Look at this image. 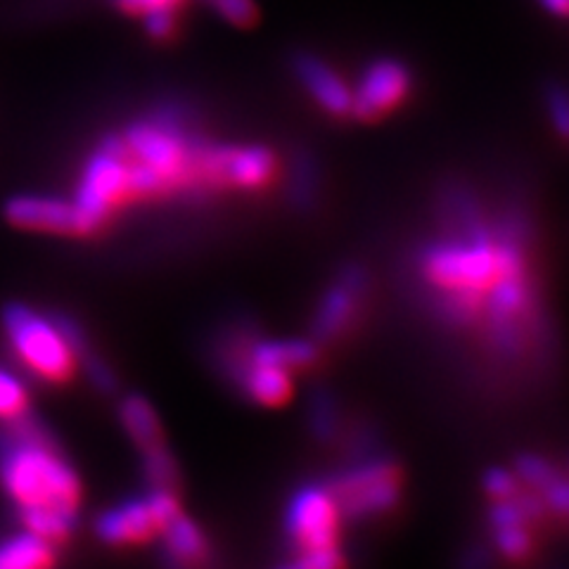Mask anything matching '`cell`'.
<instances>
[{"mask_svg":"<svg viewBox=\"0 0 569 569\" xmlns=\"http://www.w3.org/2000/svg\"><path fill=\"white\" fill-rule=\"evenodd\" d=\"M164 550L171 562L176 565H194L202 562L209 553V543L202 529L194 525L183 512H178L162 529Z\"/></svg>","mask_w":569,"mask_h":569,"instance_id":"16","label":"cell"},{"mask_svg":"<svg viewBox=\"0 0 569 569\" xmlns=\"http://www.w3.org/2000/svg\"><path fill=\"white\" fill-rule=\"evenodd\" d=\"M276 173V157L266 148H219V176L223 183L259 190Z\"/></svg>","mask_w":569,"mask_h":569,"instance_id":"13","label":"cell"},{"mask_svg":"<svg viewBox=\"0 0 569 569\" xmlns=\"http://www.w3.org/2000/svg\"><path fill=\"white\" fill-rule=\"evenodd\" d=\"M142 17H146V29L152 39H169L173 33V27H176L173 8H154Z\"/></svg>","mask_w":569,"mask_h":569,"instance_id":"25","label":"cell"},{"mask_svg":"<svg viewBox=\"0 0 569 569\" xmlns=\"http://www.w3.org/2000/svg\"><path fill=\"white\" fill-rule=\"evenodd\" d=\"M98 537L104 543L123 546V543H138L150 539L154 531H159V522L148 503V498H129L110 510H104L96 522Z\"/></svg>","mask_w":569,"mask_h":569,"instance_id":"11","label":"cell"},{"mask_svg":"<svg viewBox=\"0 0 569 569\" xmlns=\"http://www.w3.org/2000/svg\"><path fill=\"white\" fill-rule=\"evenodd\" d=\"M56 560L52 543L41 539L29 529L14 533V537L0 541V569H27L43 567Z\"/></svg>","mask_w":569,"mask_h":569,"instance_id":"17","label":"cell"},{"mask_svg":"<svg viewBox=\"0 0 569 569\" xmlns=\"http://www.w3.org/2000/svg\"><path fill=\"white\" fill-rule=\"evenodd\" d=\"M0 487L12 498L24 529L58 543L77 527L81 487L77 470L39 427L12 420L0 437Z\"/></svg>","mask_w":569,"mask_h":569,"instance_id":"1","label":"cell"},{"mask_svg":"<svg viewBox=\"0 0 569 569\" xmlns=\"http://www.w3.org/2000/svg\"><path fill=\"white\" fill-rule=\"evenodd\" d=\"M342 515L349 518H368L397 506L399 501V472L391 462L370 460L363 466L345 472L330 485Z\"/></svg>","mask_w":569,"mask_h":569,"instance_id":"7","label":"cell"},{"mask_svg":"<svg viewBox=\"0 0 569 569\" xmlns=\"http://www.w3.org/2000/svg\"><path fill=\"white\" fill-rule=\"evenodd\" d=\"M136 164L150 169L164 190L181 186L190 176V140L167 121H138L121 138Z\"/></svg>","mask_w":569,"mask_h":569,"instance_id":"6","label":"cell"},{"mask_svg":"<svg viewBox=\"0 0 569 569\" xmlns=\"http://www.w3.org/2000/svg\"><path fill=\"white\" fill-rule=\"evenodd\" d=\"M541 6L556 17H569V0H541Z\"/></svg>","mask_w":569,"mask_h":569,"instance_id":"29","label":"cell"},{"mask_svg":"<svg viewBox=\"0 0 569 569\" xmlns=\"http://www.w3.org/2000/svg\"><path fill=\"white\" fill-rule=\"evenodd\" d=\"M119 418L121 425L127 427L129 437L140 447V451L162 443V427H159L154 408L142 397L133 395L123 399L119 406Z\"/></svg>","mask_w":569,"mask_h":569,"instance_id":"18","label":"cell"},{"mask_svg":"<svg viewBox=\"0 0 569 569\" xmlns=\"http://www.w3.org/2000/svg\"><path fill=\"white\" fill-rule=\"evenodd\" d=\"M318 359V345L316 340H261L249 347L242 363H266V366H280L290 372L309 368ZM238 363V366H242ZM233 366V368H238Z\"/></svg>","mask_w":569,"mask_h":569,"instance_id":"15","label":"cell"},{"mask_svg":"<svg viewBox=\"0 0 569 569\" xmlns=\"http://www.w3.org/2000/svg\"><path fill=\"white\" fill-rule=\"evenodd\" d=\"M86 372H88V378L93 380V385L98 389H102V391H112L114 389L112 370L107 368L100 359H93V356H88V359H86Z\"/></svg>","mask_w":569,"mask_h":569,"instance_id":"27","label":"cell"},{"mask_svg":"<svg viewBox=\"0 0 569 569\" xmlns=\"http://www.w3.org/2000/svg\"><path fill=\"white\" fill-rule=\"evenodd\" d=\"M408 91H411V71L401 62L387 58L372 62L351 91V117L376 121L397 110Z\"/></svg>","mask_w":569,"mask_h":569,"instance_id":"8","label":"cell"},{"mask_svg":"<svg viewBox=\"0 0 569 569\" xmlns=\"http://www.w3.org/2000/svg\"><path fill=\"white\" fill-rule=\"evenodd\" d=\"M342 510L330 487L307 485L299 489L284 512V529L292 550L297 553L295 565L305 569H330L342 565L340 548Z\"/></svg>","mask_w":569,"mask_h":569,"instance_id":"4","label":"cell"},{"mask_svg":"<svg viewBox=\"0 0 569 569\" xmlns=\"http://www.w3.org/2000/svg\"><path fill=\"white\" fill-rule=\"evenodd\" d=\"M29 391L12 370L0 366V420L12 422L27 416Z\"/></svg>","mask_w":569,"mask_h":569,"instance_id":"19","label":"cell"},{"mask_svg":"<svg viewBox=\"0 0 569 569\" xmlns=\"http://www.w3.org/2000/svg\"><path fill=\"white\" fill-rule=\"evenodd\" d=\"M244 395L261 406H280L292 395V372L280 366L242 363L233 368Z\"/></svg>","mask_w":569,"mask_h":569,"instance_id":"14","label":"cell"},{"mask_svg":"<svg viewBox=\"0 0 569 569\" xmlns=\"http://www.w3.org/2000/svg\"><path fill=\"white\" fill-rule=\"evenodd\" d=\"M496 548L508 560H525L531 553V533L527 525H508V527H496Z\"/></svg>","mask_w":569,"mask_h":569,"instance_id":"21","label":"cell"},{"mask_svg":"<svg viewBox=\"0 0 569 569\" xmlns=\"http://www.w3.org/2000/svg\"><path fill=\"white\" fill-rule=\"evenodd\" d=\"M211 6L217 8V12L230 24L249 27L257 22V6L252 0H211Z\"/></svg>","mask_w":569,"mask_h":569,"instance_id":"23","label":"cell"},{"mask_svg":"<svg viewBox=\"0 0 569 569\" xmlns=\"http://www.w3.org/2000/svg\"><path fill=\"white\" fill-rule=\"evenodd\" d=\"M485 491L493 498V501H503V498H512L520 491L518 485V475H512L508 470L493 468L485 475Z\"/></svg>","mask_w":569,"mask_h":569,"instance_id":"24","label":"cell"},{"mask_svg":"<svg viewBox=\"0 0 569 569\" xmlns=\"http://www.w3.org/2000/svg\"><path fill=\"white\" fill-rule=\"evenodd\" d=\"M313 422L318 435L330 437L335 432V406L330 401V397H316V406H313Z\"/></svg>","mask_w":569,"mask_h":569,"instance_id":"26","label":"cell"},{"mask_svg":"<svg viewBox=\"0 0 569 569\" xmlns=\"http://www.w3.org/2000/svg\"><path fill=\"white\" fill-rule=\"evenodd\" d=\"M295 71L305 83L309 96L332 117L351 114V88L342 81L332 67L320 62L313 56H299L295 60Z\"/></svg>","mask_w":569,"mask_h":569,"instance_id":"12","label":"cell"},{"mask_svg":"<svg viewBox=\"0 0 569 569\" xmlns=\"http://www.w3.org/2000/svg\"><path fill=\"white\" fill-rule=\"evenodd\" d=\"M366 284V273L359 266H349V269H345L340 278L330 284L313 316L311 330L316 342H330L347 330L356 313H359Z\"/></svg>","mask_w":569,"mask_h":569,"instance_id":"9","label":"cell"},{"mask_svg":"<svg viewBox=\"0 0 569 569\" xmlns=\"http://www.w3.org/2000/svg\"><path fill=\"white\" fill-rule=\"evenodd\" d=\"M6 219L22 230L79 236L74 204L60 198H48V194H17L6 204Z\"/></svg>","mask_w":569,"mask_h":569,"instance_id":"10","label":"cell"},{"mask_svg":"<svg viewBox=\"0 0 569 569\" xmlns=\"http://www.w3.org/2000/svg\"><path fill=\"white\" fill-rule=\"evenodd\" d=\"M546 107L556 133L569 142V91L562 86H550L546 91Z\"/></svg>","mask_w":569,"mask_h":569,"instance_id":"22","label":"cell"},{"mask_svg":"<svg viewBox=\"0 0 569 569\" xmlns=\"http://www.w3.org/2000/svg\"><path fill=\"white\" fill-rule=\"evenodd\" d=\"M131 198L129 183V154L121 138H107L88 157L74 192V211L79 219V236L98 230L112 209Z\"/></svg>","mask_w":569,"mask_h":569,"instance_id":"5","label":"cell"},{"mask_svg":"<svg viewBox=\"0 0 569 569\" xmlns=\"http://www.w3.org/2000/svg\"><path fill=\"white\" fill-rule=\"evenodd\" d=\"M3 330L20 361L43 380L62 382L86 353L81 328L64 316L48 318L24 305L3 309Z\"/></svg>","mask_w":569,"mask_h":569,"instance_id":"3","label":"cell"},{"mask_svg":"<svg viewBox=\"0 0 569 569\" xmlns=\"http://www.w3.org/2000/svg\"><path fill=\"white\" fill-rule=\"evenodd\" d=\"M527 273L520 240L512 233L491 236L482 226L422 252V278L439 295L441 311L456 320L485 316L493 292Z\"/></svg>","mask_w":569,"mask_h":569,"instance_id":"2","label":"cell"},{"mask_svg":"<svg viewBox=\"0 0 569 569\" xmlns=\"http://www.w3.org/2000/svg\"><path fill=\"white\" fill-rule=\"evenodd\" d=\"M142 468L154 489H171L176 485V462L164 449V443L142 449Z\"/></svg>","mask_w":569,"mask_h":569,"instance_id":"20","label":"cell"},{"mask_svg":"<svg viewBox=\"0 0 569 569\" xmlns=\"http://www.w3.org/2000/svg\"><path fill=\"white\" fill-rule=\"evenodd\" d=\"M121 10L133 14H146L154 8H176L181 0H117Z\"/></svg>","mask_w":569,"mask_h":569,"instance_id":"28","label":"cell"}]
</instances>
